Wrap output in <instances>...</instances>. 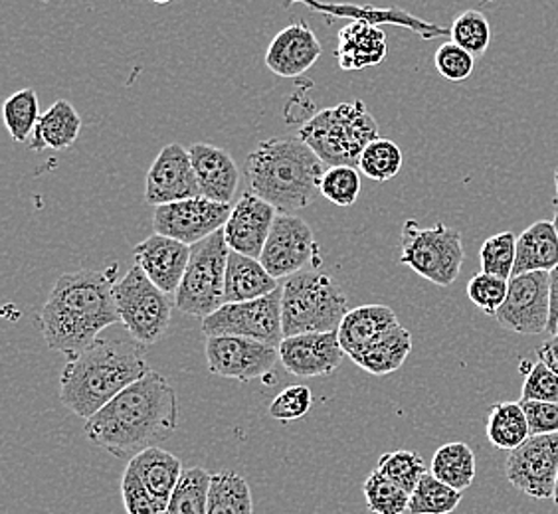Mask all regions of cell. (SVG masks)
I'll return each mask as SVG.
<instances>
[{
    "mask_svg": "<svg viewBox=\"0 0 558 514\" xmlns=\"http://www.w3.org/2000/svg\"><path fill=\"white\" fill-rule=\"evenodd\" d=\"M179 428V397L165 376L150 370L86 419L87 440L118 460L131 461L169 440Z\"/></svg>",
    "mask_w": 558,
    "mask_h": 514,
    "instance_id": "6da1fadb",
    "label": "cell"
},
{
    "mask_svg": "<svg viewBox=\"0 0 558 514\" xmlns=\"http://www.w3.org/2000/svg\"><path fill=\"white\" fill-rule=\"evenodd\" d=\"M119 266L82 269L56 281L38 315L46 344L56 353L74 358L96 343L99 332L121 322L116 305V273Z\"/></svg>",
    "mask_w": 558,
    "mask_h": 514,
    "instance_id": "7a4b0ae2",
    "label": "cell"
},
{
    "mask_svg": "<svg viewBox=\"0 0 558 514\" xmlns=\"http://www.w3.org/2000/svg\"><path fill=\"white\" fill-rule=\"evenodd\" d=\"M149 372L143 344L97 339L65 363L60 375V400L74 416L89 419Z\"/></svg>",
    "mask_w": 558,
    "mask_h": 514,
    "instance_id": "3957f363",
    "label": "cell"
},
{
    "mask_svg": "<svg viewBox=\"0 0 558 514\" xmlns=\"http://www.w3.org/2000/svg\"><path fill=\"white\" fill-rule=\"evenodd\" d=\"M325 162L300 137L262 140L247 155L250 193L271 204L279 215H295L319 193Z\"/></svg>",
    "mask_w": 558,
    "mask_h": 514,
    "instance_id": "277c9868",
    "label": "cell"
},
{
    "mask_svg": "<svg viewBox=\"0 0 558 514\" xmlns=\"http://www.w3.org/2000/svg\"><path fill=\"white\" fill-rule=\"evenodd\" d=\"M298 137L315 150L325 167H359L366 147L378 139V125L365 101L354 99L313 115L301 125Z\"/></svg>",
    "mask_w": 558,
    "mask_h": 514,
    "instance_id": "5b68a950",
    "label": "cell"
},
{
    "mask_svg": "<svg viewBox=\"0 0 558 514\" xmlns=\"http://www.w3.org/2000/svg\"><path fill=\"white\" fill-rule=\"evenodd\" d=\"M349 311L343 290L317 269L300 271L281 285L283 336L337 331Z\"/></svg>",
    "mask_w": 558,
    "mask_h": 514,
    "instance_id": "8992f818",
    "label": "cell"
},
{
    "mask_svg": "<svg viewBox=\"0 0 558 514\" xmlns=\"http://www.w3.org/2000/svg\"><path fill=\"white\" fill-rule=\"evenodd\" d=\"M463 259L465 252L460 230L441 222L422 228L416 220H407L402 225L400 264L418 273L420 278L448 287L460 278Z\"/></svg>",
    "mask_w": 558,
    "mask_h": 514,
    "instance_id": "52a82bcc",
    "label": "cell"
},
{
    "mask_svg": "<svg viewBox=\"0 0 558 514\" xmlns=\"http://www.w3.org/2000/svg\"><path fill=\"white\" fill-rule=\"evenodd\" d=\"M230 252L222 230L194 244L183 281L174 293V307L179 311L206 319L225 305Z\"/></svg>",
    "mask_w": 558,
    "mask_h": 514,
    "instance_id": "ba28073f",
    "label": "cell"
},
{
    "mask_svg": "<svg viewBox=\"0 0 558 514\" xmlns=\"http://www.w3.org/2000/svg\"><path fill=\"white\" fill-rule=\"evenodd\" d=\"M116 305L121 325L133 341L157 343L171 325L172 301L135 266L116 283Z\"/></svg>",
    "mask_w": 558,
    "mask_h": 514,
    "instance_id": "9c48e42d",
    "label": "cell"
},
{
    "mask_svg": "<svg viewBox=\"0 0 558 514\" xmlns=\"http://www.w3.org/2000/svg\"><path fill=\"white\" fill-rule=\"evenodd\" d=\"M205 336H242L250 341L279 346L283 336L281 287L262 299L225 303L203 319Z\"/></svg>",
    "mask_w": 558,
    "mask_h": 514,
    "instance_id": "30bf717a",
    "label": "cell"
},
{
    "mask_svg": "<svg viewBox=\"0 0 558 514\" xmlns=\"http://www.w3.org/2000/svg\"><path fill=\"white\" fill-rule=\"evenodd\" d=\"M505 475L511 487L533 501L555 497L558 479V433L531 436L505 460Z\"/></svg>",
    "mask_w": 558,
    "mask_h": 514,
    "instance_id": "8fae6325",
    "label": "cell"
},
{
    "mask_svg": "<svg viewBox=\"0 0 558 514\" xmlns=\"http://www.w3.org/2000/svg\"><path fill=\"white\" fill-rule=\"evenodd\" d=\"M259 261L276 279L319 268V247L310 224L298 215L276 216Z\"/></svg>",
    "mask_w": 558,
    "mask_h": 514,
    "instance_id": "7c38bea8",
    "label": "cell"
},
{
    "mask_svg": "<svg viewBox=\"0 0 558 514\" xmlns=\"http://www.w3.org/2000/svg\"><path fill=\"white\" fill-rule=\"evenodd\" d=\"M230 212V204L215 203L205 196H194L179 203L157 206L153 215V230L155 234L172 237L193 247L194 244L220 232Z\"/></svg>",
    "mask_w": 558,
    "mask_h": 514,
    "instance_id": "4fadbf2b",
    "label": "cell"
},
{
    "mask_svg": "<svg viewBox=\"0 0 558 514\" xmlns=\"http://www.w3.org/2000/svg\"><path fill=\"white\" fill-rule=\"evenodd\" d=\"M505 331L543 334L550 322V281L547 271H533L509 279V291L495 315Z\"/></svg>",
    "mask_w": 558,
    "mask_h": 514,
    "instance_id": "5bb4252c",
    "label": "cell"
},
{
    "mask_svg": "<svg viewBox=\"0 0 558 514\" xmlns=\"http://www.w3.org/2000/svg\"><path fill=\"white\" fill-rule=\"evenodd\" d=\"M205 354L210 375L252 382L274 372L279 360V346L242 336H206Z\"/></svg>",
    "mask_w": 558,
    "mask_h": 514,
    "instance_id": "9a60e30c",
    "label": "cell"
},
{
    "mask_svg": "<svg viewBox=\"0 0 558 514\" xmlns=\"http://www.w3.org/2000/svg\"><path fill=\"white\" fill-rule=\"evenodd\" d=\"M194 196H201V188L196 183L191 152L179 143L162 147L147 172L145 203L157 208Z\"/></svg>",
    "mask_w": 558,
    "mask_h": 514,
    "instance_id": "2e32d148",
    "label": "cell"
},
{
    "mask_svg": "<svg viewBox=\"0 0 558 514\" xmlns=\"http://www.w3.org/2000/svg\"><path fill=\"white\" fill-rule=\"evenodd\" d=\"M347 356L337 331L305 332L286 336L279 344V363L293 376H331Z\"/></svg>",
    "mask_w": 558,
    "mask_h": 514,
    "instance_id": "e0dca14e",
    "label": "cell"
},
{
    "mask_svg": "<svg viewBox=\"0 0 558 514\" xmlns=\"http://www.w3.org/2000/svg\"><path fill=\"white\" fill-rule=\"evenodd\" d=\"M279 212L254 193H244L226 220V244L242 256L259 259Z\"/></svg>",
    "mask_w": 558,
    "mask_h": 514,
    "instance_id": "ac0fdd59",
    "label": "cell"
},
{
    "mask_svg": "<svg viewBox=\"0 0 558 514\" xmlns=\"http://www.w3.org/2000/svg\"><path fill=\"white\" fill-rule=\"evenodd\" d=\"M191 252L193 247L186 246L183 242L153 234L135 246L133 257L135 266H140L159 290L171 295L177 293L183 281Z\"/></svg>",
    "mask_w": 558,
    "mask_h": 514,
    "instance_id": "d6986e66",
    "label": "cell"
},
{
    "mask_svg": "<svg viewBox=\"0 0 558 514\" xmlns=\"http://www.w3.org/2000/svg\"><path fill=\"white\" fill-rule=\"evenodd\" d=\"M303 4L312 12H319V14H327L331 19H347L349 22L366 21L373 24H395V26H402L409 28L414 34H418L420 38L424 40H432V38H440V36H450V30L441 28L434 22H426L410 14V12L402 11V9H376V7H359V4H349V2H323V0H283V9H290L293 4Z\"/></svg>",
    "mask_w": 558,
    "mask_h": 514,
    "instance_id": "ffe728a7",
    "label": "cell"
},
{
    "mask_svg": "<svg viewBox=\"0 0 558 514\" xmlns=\"http://www.w3.org/2000/svg\"><path fill=\"white\" fill-rule=\"evenodd\" d=\"M322 42L305 22H293L276 34L266 52V65L279 77H301L322 58Z\"/></svg>",
    "mask_w": 558,
    "mask_h": 514,
    "instance_id": "44dd1931",
    "label": "cell"
},
{
    "mask_svg": "<svg viewBox=\"0 0 558 514\" xmlns=\"http://www.w3.org/2000/svg\"><path fill=\"white\" fill-rule=\"evenodd\" d=\"M189 152L201 196L215 203H232L240 184V171L230 152L208 143H194Z\"/></svg>",
    "mask_w": 558,
    "mask_h": 514,
    "instance_id": "7402d4cb",
    "label": "cell"
},
{
    "mask_svg": "<svg viewBox=\"0 0 558 514\" xmlns=\"http://www.w3.org/2000/svg\"><path fill=\"white\" fill-rule=\"evenodd\" d=\"M387 34L373 22L353 21L337 34L335 56L344 72H361L387 60Z\"/></svg>",
    "mask_w": 558,
    "mask_h": 514,
    "instance_id": "603a6c76",
    "label": "cell"
},
{
    "mask_svg": "<svg viewBox=\"0 0 558 514\" xmlns=\"http://www.w3.org/2000/svg\"><path fill=\"white\" fill-rule=\"evenodd\" d=\"M397 325H400L397 313L387 305H363L344 315L337 334L344 354L354 360L368 344Z\"/></svg>",
    "mask_w": 558,
    "mask_h": 514,
    "instance_id": "cb8c5ba5",
    "label": "cell"
},
{
    "mask_svg": "<svg viewBox=\"0 0 558 514\" xmlns=\"http://www.w3.org/2000/svg\"><path fill=\"white\" fill-rule=\"evenodd\" d=\"M128 465L147 487V491L165 506L171 501L184 473L181 460L169 451L161 450L159 445L141 451L133 460L128 461Z\"/></svg>",
    "mask_w": 558,
    "mask_h": 514,
    "instance_id": "d4e9b609",
    "label": "cell"
},
{
    "mask_svg": "<svg viewBox=\"0 0 558 514\" xmlns=\"http://www.w3.org/2000/svg\"><path fill=\"white\" fill-rule=\"evenodd\" d=\"M278 290V279L264 268L259 259L230 252L226 268V303L262 299Z\"/></svg>",
    "mask_w": 558,
    "mask_h": 514,
    "instance_id": "484cf974",
    "label": "cell"
},
{
    "mask_svg": "<svg viewBox=\"0 0 558 514\" xmlns=\"http://www.w3.org/2000/svg\"><path fill=\"white\" fill-rule=\"evenodd\" d=\"M558 266L557 228L548 220H538L517 236V259L513 278L533 271L550 273Z\"/></svg>",
    "mask_w": 558,
    "mask_h": 514,
    "instance_id": "4316f807",
    "label": "cell"
},
{
    "mask_svg": "<svg viewBox=\"0 0 558 514\" xmlns=\"http://www.w3.org/2000/svg\"><path fill=\"white\" fill-rule=\"evenodd\" d=\"M82 131V118L74 106L65 99H58L52 108L44 111L34 128L31 150H65L74 145Z\"/></svg>",
    "mask_w": 558,
    "mask_h": 514,
    "instance_id": "83f0119b",
    "label": "cell"
},
{
    "mask_svg": "<svg viewBox=\"0 0 558 514\" xmlns=\"http://www.w3.org/2000/svg\"><path fill=\"white\" fill-rule=\"evenodd\" d=\"M410 351H412V334L402 325H397L368 344L353 363L361 366L368 375H392L407 363Z\"/></svg>",
    "mask_w": 558,
    "mask_h": 514,
    "instance_id": "f1b7e54d",
    "label": "cell"
},
{
    "mask_svg": "<svg viewBox=\"0 0 558 514\" xmlns=\"http://www.w3.org/2000/svg\"><path fill=\"white\" fill-rule=\"evenodd\" d=\"M429 473L440 479L441 482L450 485L456 491H465L472 487L477 473L475 453L472 448L463 441H451L441 445L440 450L434 453V460L429 465Z\"/></svg>",
    "mask_w": 558,
    "mask_h": 514,
    "instance_id": "f546056e",
    "label": "cell"
},
{
    "mask_svg": "<svg viewBox=\"0 0 558 514\" xmlns=\"http://www.w3.org/2000/svg\"><path fill=\"white\" fill-rule=\"evenodd\" d=\"M485 433L489 443L497 450L513 451L523 445L531 438V433L521 402L494 404L487 416Z\"/></svg>",
    "mask_w": 558,
    "mask_h": 514,
    "instance_id": "4dcf8cb0",
    "label": "cell"
},
{
    "mask_svg": "<svg viewBox=\"0 0 558 514\" xmlns=\"http://www.w3.org/2000/svg\"><path fill=\"white\" fill-rule=\"evenodd\" d=\"M206 514H254V497L246 479L234 472L215 473Z\"/></svg>",
    "mask_w": 558,
    "mask_h": 514,
    "instance_id": "1f68e13d",
    "label": "cell"
},
{
    "mask_svg": "<svg viewBox=\"0 0 558 514\" xmlns=\"http://www.w3.org/2000/svg\"><path fill=\"white\" fill-rule=\"evenodd\" d=\"M40 115L43 113L38 106V96L33 87H24L21 91L12 94L2 108L4 125L9 128V135L14 143H31Z\"/></svg>",
    "mask_w": 558,
    "mask_h": 514,
    "instance_id": "d6a6232c",
    "label": "cell"
},
{
    "mask_svg": "<svg viewBox=\"0 0 558 514\" xmlns=\"http://www.w3.org/2000/svg\"><path fill=\"white\" fill-rule=\"evenodd\" d=\"M213 475L205 467L184 469L165 514H206Z\"/></svg>",
    "mask_w": 558,
    "mask_h": 514,
    "instance_id": "836d02e7",
    "label": "cell"
},
{
    "mask_svg": "<svg viewBox=\"0 0 558 514\" xmlns=\"http://www.w3.org/2000/svg\"><path fill=\"white\" fill-rule=\"evenodd\" d=\"M462 503V491L426 473L410 494V514H451Z\"/></svg>",
    "mask_w": 558,
    "mask_h": 514,
    "instance_id": "e575fe53",
    "label": "cell"
},
{
    "mask_svg": "<svg viewBox=\"0 0 558 514\" xmlns=\"http://www.w3.org/2000/svg\"><path fill=\"white\" fill-rule=\"evenodd\" d=\"M366 509L373 514L409 513L410 493L397 482L387 479L383 473L373 472L363 485Z\"/></svg>",
    "mask_w": 558,
    "mask_h": 514,
    "instance_id": "d590c367",
    "label": "cell"
},
{
    "mask_svg": "<svg viewBox=\"0 0 558 514\" xmlns=\"http://www.w3.org/2000/svg\"><path fill=\"white\" fill-rule=\"evenodd\" d=\"M376 472L383 473L387 479L412 494L420 479L428 473V465L416 451H387L385 455H380Z\"/></svg>",
    "mask_w": 558,
    "mask_h": 514,
    "instance_id": "8d00e7d4",
    "label": "cell"
},
{
    "mask_svg": "<svg viewBox=\"0 0 558 514\" xmlns=\"http://www.w3.org/2000/svg\"><path fill=\"white\" fill-rule=\"evenodd\" d=\"M402 161H404L402 150L397 143L378 137L361 155L359 169L366 179H371L375 183H388L402 169Z\"/></svg>",
    "mask_w": 558,
    "mask_h": 514,
    "instance_id": "74e56055",
    "label": "cell"
},
{
    "mask_svg": "<svg viewBox=\"0 0 558 514\" xmlns=\"http://www.w3.org/2000/svg\"><path fill=\"white\" fill-rule=\"evenodd\" d=\"M451 42L462 46L475 58H482L492 44V24L484 12L465 11L451 22Z\"/></svg>",
    "mask_w": 558,
    "mask_h": 514,
    "instance_id": "f35d334b",
    "label": "cell"
},
{
    "mask_svg": "<svg viewBox=\"0 0 558 514\" xmlns=\"http://www.w3.org/2000/svg\"><path fill=\"white\" fill-rule=\"evenodd\" d=\"M517 259V236L511 230L499 232L495 236L487 237L480 249V264L482 271L495 276V278H513Z\"/></svg>",
    "mask_w": 558,
    "mask_h": 514,
    "instance_id": "ab89813d",
    "label": "cell"
},
{
    "mask_svg": "<svg viewBox=\"0 0 558 514\" xmlns=\"http://www.w3.org/2000/svg\"><path fill=\"white\" fill-rule=\"evenodd\" d=\"M319 193L335 206H353L361 194V174L354 167L337 164L323 172Z\"/></svg>",
    "mask_w": 558,
    "mask_h": 514,
    "instance_id": "60d3db41",
    "label": "cell"
},
{
    "mask_svg": "<svg viewBox=\"0 0 558 514\" xmlns=\"http://www.w3.org/2000/svg\"><path fill=\"white\" fill-rule=\"evenodd\" d=\"M507 291H509L507 279L495 278L484 271L473 276L468 283V297L480 311L489 317H495L501 309V305L507 299Z\"/></svg>",
    "mask_w": 558,
    "mask_h": 514,
    "instance_id": "b9f144b4",
    "label": "cell"
},
{
    "mask_svg": "<svg viewBox=\"0 0 558 514\" xmlns=\"http://www.w3.org/2000/svg\"><path fill=\"white\" fill-rule=\"evenodd\" d=\"M313 406V394L310 386L293 384L283 388L278 396L271 400L268 414L281 424H290L305 418Z\"/></svg>",
    "mask_w": 558,
    "mask_h": 514,
    "instance_id": "7bdbcfd3",
    "label": "cell"
},
{
    "mask_svg": "<svg viewBox=\"0 0 558 514\" xmlns=\"http://www.w3.org/2000/svg\"><path fill=\"white\" fill-rule=\"evenodd\" d=\"M121 499L128 514H165L167 511V506L147 491V487L141 482L130 465L121 477Z\"/></svg>",
    "mask_w": 558,
    "mask_h": 514,
    "instance_id": "ee69618b",
    "label": "cell"
},
{
    "mask_svg": "<svg viewBox=\"0 0 558 514\" xmlns=\"http://www.w3.org/2000/svg\"><path fill=\"white\" fill-rule=\"evenodd\" d=\"M525 382L521 390V400L525 402H555L558 404V375L543 360L535 365L526 363Z\"/></svg>",
    "mask_w": 558,
    "mask_h": 514,
    "instance_id": "f6af8a7d",
    "label": "cell"
},
{
    "mask_svg": "<svg viewBox=\"0 0 558 514\" xmlns=\"http://www.w3.org/2000/svg\"><path fill=\"white\" fill-rule=\"evenodd\" d=\"M434 65L448 82H463L473 74L475 56L456 42H444L434 54Z\"/></svg>",
    "mask_w": 558,
    "mask_h": 514,
    "instance_id": "bcb514c9",
    "label": "cell"
},
{
    "mask_svg": "<svg viewBox=\"0 0 558 514\" xmlns=\"http://www.w3.org/2000/svg\"><path fill=\"white\" fill-rule=\"evenodd\" d=\"M519 402L525 409L531 436L558 433V404L555 402H525V400H519Z\"/></svg>",
    "mask_w": 558,
    "mask_h": 514,
    "instance_id": "7dc6e473",
    "label": "cell"
},
{
    "mask_svg": "<svg viewBox=\"0 0 558 514\" xmlns=\"http://www.w3.org/2000/svg\"><path fill=\"white\" fill-rule=\"evenodd\" d=\"M538 360H543L548 368H553L558 375V334L550 336L547 343L538 346Z\"/></svg>",
    "mask_w": 558,
    "mask_h": 514,
    "instance_id": "c3c4849f",
    "label": "cell"
},
{
    "mask_svg": "<svg viewBox=\"0 0 558 514\" xmlns=\"http://www.w3.org/2000/svg\"><path fill=\"white\" fill-rule=\"evenodd\" d=\"M550 281V322H548V332L555 329V322L558 319V266L548 273Z\"/></svg>",
    "mask_w": 558,
    "mask_h": 514,
    "instance_id": "681fc988",
    "label": "cell"
},
{
    "mask_svg": "<svg viewBox=\"0 0 558 514\" xmlns=\"http://www.w3.org/2000/svg\"><path fill=\"white\" fill-rule=\"evenodd\" d=\"M555 188H557V210H558V167L555 169Z\"/></svg>",
    "mask_w": 558,
    "mask_h": 514,
    "instance_id": "f907efd6",
    "label": "cell"
},
{
    "mask_svg": "<svg viewBox=\"0 0 558 514\" xmlns=\"http://www.w3.org/2000/svg\"><path fill=\"white\" fill-rule=\"evenodd\" d=\"M150 2H155V4H169L172 0H150Z\"/></svg>",
    "mask_w": 558,
    "mask_h": 514,
    "instance_id": "816d5d0a",
    "label": "cell"
},
{
    "mask_svg": "<svg viewBox=\"0 0 558 514\" xmlns=\"http://www.w3.org/2000/svg\"><path fill=\"white\" fill-rule=\"evenodd\" d=\"M553 501H555V504L558 506V479H557V487H555V497H553Z\"/></svg>",
    "mask_w": 558,
    "mask_h": 514,
    "instance_id": "f5cc1de1",
    "label": "cell"
},
{
    "mask_svg": "<svg viewBox=\"0 0 558 514\" xmlns=\"http://www.w3.org/2000/svg\"><path fill=\"white\" fill-rule=\"evenodd\" d=\"M550 334H553V336H555V334H558V319L557 322H555V329H553V332H550Z\"/></svg>",
    "mask_w": 558,
    "mask_h": 514,
    "instance_id": "db71d44e",
    "label": "cell"
},
{
    "mask_svg": "<svg viewBox=\"0 0 558 514\" xmlns=\"http://www.w3.org/2000/svg\"><path fill=\"white\" fill-rule=\"evenodd\" d=\"M553 224H555V228H557V234H558V210H557V215H555V220H553Z\"/></svg>",
    "mask_w": 558,
    "mask_h": 514,
    "instance_id": "11a10c76",
    "label": "cell"
}]
</instances>
